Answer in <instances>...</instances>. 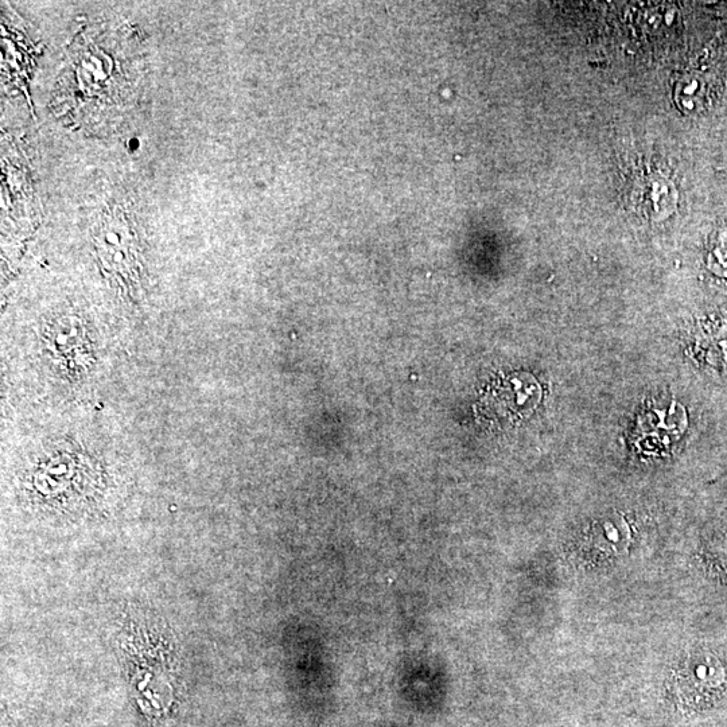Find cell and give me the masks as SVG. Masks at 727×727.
I'll return each instance as SVG.
<instances>
[{
	"label": "cell",
	"mask_w": 727,
	"mask_h": 727,
	"mask_svg": "<svg viewBox=\"0 0 727 727\" xmlns=\"http://www.w3.org/2000/svg\"><path fill=\"white\" fill-rule=\"evenodd\" d=\"M680 687L691 702L702 705L718 698L727 683V666L709 649H698L684 660L679 671Z\"/></svg>",
	"instance_id": "cell-1"
},
{
	"label": "cell",
	"mask_w": 727,
	"mask_h": 727,
	"mask_svg": "<svg viewBox=\"0 0 727 727\" xmlns=\"http://www.w3.org/2000/svg\"><path fill=\"white\" fill-rule=\"evenodd\" d=\"M631 535L625 520L621 516H610L596 524L592 531V547L604 555L624 554Z\"/></svg>",
	"instance_id": "cell-2"
},
{
	"label": "cell",
	"mask_w": 727,
	"mask_h": 727,
	"mask_svg": "<svg viewBox=\"0 0 727 727\" xmlns=\"http://www.w3.org/2000/svg\"><path fill=\"white\" fill-rule=\"evenodd\" d=\"M705 95V81L698 76L684 77L683 80H680L679 87L676 88V100L679 101L683 110L688 112L701 108Z\"/></svg>",
	"instance_id": "cell-3"
},
{
	"label": "cell",
	"mask_w": 727,
	"mask_h": 727,
	"mask_svg": "<svg viewBox=\"0 0 727 727\" xmlns=\"http://www.w3.org/2000/svg\"><path fill=\"white\" fill-rule=\"evenodd\" d=\"M715 270L727 274V246L719 247L713 254Z\"/></svg>",
	"instance_id": "cell-4"
},
{
	"label": "cell",
	"mask_w": 727,
	"mask_h": 727,
	"mask_svg": "<svg viewBox=\"0 0 727 727\" xmlns=\"http://www.w3.org/2000/svg\"><path fill=\"white\" fill-rule=\"evenodd\" d=\"M717 345L721 349L723 359L727 361V326L718 334Z\"/></svg>",
	"instance_id": "cell-5"
}]
</instances>
